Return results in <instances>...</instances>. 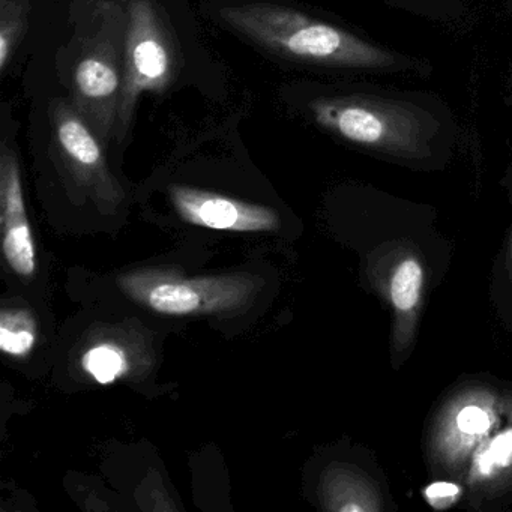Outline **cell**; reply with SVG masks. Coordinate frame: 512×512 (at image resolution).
Instances as JSON below:
<instances>
[{
  "instance_id": "obj_1",
  "label": "cell",
  "mask_w": 512,
  "mask_h": 512,
  "mask_svg": "<svg viewBox=\"0 0 512 512\" xmlns=\"http://www.w3.org/2000/svg\"><path fill=\"white\" fill-rule=\"evenodd\" d=\"M220 17L233 31L290 61L358 70H386L398 64L385 49L283 5H235L223 8Z\"/></svg>"
},
{
  "instance_id": "obj_2",
  "label": "cell",
  "mask_w": 512,
  "mask_h": 512,
  "mask_svg": "<svg viewBox=\"0 0 512 512\" xmlns=\"http://www.w3.org/2000/svg\"><path fill=\"white\" fill-rule=\"evenodd\" d=\"M127 5L98 0L71 64V104L104 145L115 139L124 82Z\"/></svg>"
},
{
  "instance_id": "obj_3",
  "label": "cell",
  "mask_w": 512,
  "mask_h": 512,
  "mask_svg": "<svg viewBox=\"0 0 512 512\" xmlns=\"http://www.w3.org/2000/svg\"><path fill=\"white\" fill-rule=\"evenodd\" d=\"M314 121L347 142L398 157H416L433 136L434 121L400 101L368 95L320 98L311 103Z\"/></svg>"
},
{
  "instance_id": "obj_4",
  "label": "cell",
  "mask_w": 512,
  "mask_h": 512,
  "mask_svg": "<svg viewBox=\"0 0 512 512\" xmlns=\"http://www.w3.org/2000/svg\"><path fill=\"white\" fill-rule=\"evenodd\" d=\"M124 82L115 139L127 137L143 92L166 91L178 70V53L169 26L154 0H127Z\"/></svg>"
},
{
  "instance_id": "obj_5",
  "label": "cell",
  "mask_w": 512,
  "mask_h": 512,
  "mask_svg": "<svg viewBox=\"0 0 512 512\" xmlns=\"http://www.w3.org/2000/svg\"><path fill=\"white\" fill-rule=\"evenodd\" d=\"M119 287L139 304L166 316L218 313L244 304L253 283L242 277L188 278L163 271H136L119 278Z\"/></svg>"
},
{
  "instance_id": "obj_6",
  "label": "cell",
  "mask_w": 512,
  "mask_h": 512,
  "mask_svg": "<svg viewBox=\"0 0 512 512\" xmlns=\"http://www.w3.org/2000/svg\"><path fill=\"white\" fill-rule=\"evenodd\" d=\"M170 199L182 220L194 226L241 233L272 232L280 227L274 209L221 194L173 185Z\"/></svg>"
},
{
  "instance_id": "obj_7",
  "label": "cell",
  "mask_w": 512,
  "mask_h": 512,
  "mask_svg": "<svg viewBox=\"0 0 512 512\" xmlns=\"http://www.w3.org/2000/svg\"><path fill=\"white\" fill-rule=\"evenodd\" d=\"M0 224L8 266L20 277H32L37 271V251L26 214L19 158L7 142L0 154Z\"/></svg>"
},
{
  "instance_id": "obj_8",
  "label": "cell",
  "mask_w": 512,
  "mask_h": 512,
  "mask_svg": "<svg viewBox=\"0 0 512 512\" xmlns=\"http://www.w3.org/2000/svg\"><path fill=\"white\" fill-rule=\"evenodd\" d=\"M55 142L64 160L77 178L107 187L112 191V178L104 161L103 143L79 115L73 104L56 101L52 112Z\"/></svg>"
},
{
  "instance_id": "obj_9",
  "label": "cell",
  "mask_w": 512,
  "mask_h": 512,
  "mask_svg": "<svg viewBox=\"0 0 512 512\" xmlns=\"http://www.w3.org/2000/svg\"><path fill=\"white\" fill-rule=\"evenodd\" d=\"M422 283H424V271L416 259H406L398 263L392 274L389 293H391L392 305L397 313V337L400 344H407V322L415 319V310L421 298Z\"/></svg>"
},
{
  "instance_id": "obj_10",
  "label": "cell",
  "mask_w": 512,
  "mask_h": 512,
  "mask_svg": "<svg viewBox=\"0 0 512 512\" xmlns=\"http://www.w3.org/2000/svg\"><path fill=\"white\" fill-rule=\"evenodd\" d=\"M29 0H0V71L5 73L28 29Z\"/></svg>"
},
{
  "instance_id": "obj_11",
  "label": "cell",
  "mask_w": 512,
  "mask_h": 512,
  "mask_svg": "<svg viewBox=\"0 0 512 512\" xmlns=\"http://www.w3.org/2000/svg\"><path fill=\"white\" fill-rule=\"evenodd\" d=\"M37 343V325L26 310H4L0 316V349L7 355L26 356Z\"/></svg>"
},
{
  "instance_id": "obj_12",
  "label": "cell",
  "mask_w": 512,
  "mask_h": 512,
  "mask_svg": "<svg viewBox=\"0 0 512 512\" xmlns=\"http://www.w3.org/2000/svg\"><path fill=\"white\" fill-rule=\"evenodd\" d=\"M83 368L101 385H110L128 370V359L124 350L116 344L104 343L92 347L83 355Z\"/></svg>"
},
{
  "instance_id": "obj_13",
  "label": "cell",
  "mask_w": 512,
  "mask_h": 512,
  "mask_svg": "<svg viewBox=\"0 0 512 512\" xmlns=\"http://www.w3.org/2000/svg\"><path fill=\"white\" fill-rule=\"evenodd\" d=\"M512 466V427L506 428L490 440L484 449L476 454L473 472L476 476H490L496 470Z\"/></svg>"
},
{
  "instance_id": "obj_14",
  "label": "cell",
  "mask_w": 512,
  "mask_h": 512,
  "mask_svg": "<svg viewBox=\"0 0 512 512\" xmlns=\"http://www.w3.org/2000/svg\"><path fill=\"white\" fill-rule=\"evenodd\" d=\"M455 427L458 433L467 437H479L491 428V415L484 407L467 404L455 413Z\"/></svg>"
},
{
  "instance_id": "obj_15",
  "label": "cell",
  "mask_w": 512,
  "mask_h": 512,
  "mask_svg": "<svg viewBox=\"0 0 512 512\" xmlns=\"http://www.w3.org/2000/svg\"><path fill=\"white\" fill-rule=\"evenodd\" d=\"M461 488L452 482H433L425 487L424 496L433 508L446 509L454 505L460 497Z\"/></svg>"
},
{
  "instance_id": "obj_16",
  "label": "cell",
  "mask_w": 512,
  "mask_h": 512,
  "mask_svg": "<svg viewBox=\"0 0 512 512\" xmlns=\"http://www.w3.org/2000/svg\"><path fill=\"white\" fill-rule=\"evenodd\" d=\"M508 262H509V265H511V272H512V242H511V248H509Z\"/></svg>"
},
{
  "instance_id": "obj_17",
  "label": "cell",
  "mask_w": 512,
  "mask_h": 512,
  "mask_svg": "<svg viewBox=\"0 0 512 512\" xmlns=\"http://www.w3.org/2000/svg\"><path fill=\"white\" fill-rule=\"evenodd\" d=\"M86 2H94V0H86Z\"/></svg>"
}]
</instances>
